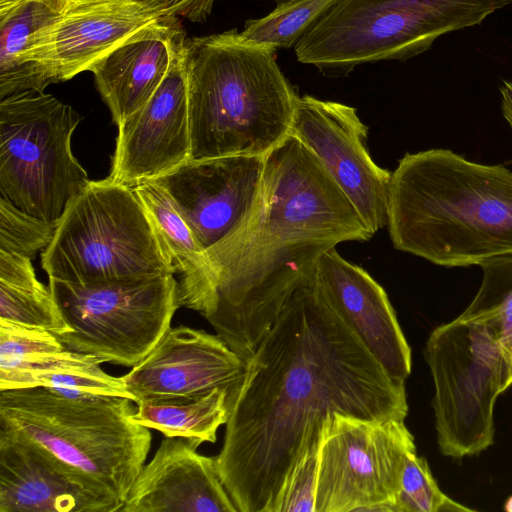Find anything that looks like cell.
<instances>
[{
  "instance_id": "6da1fadb",
  "label": "cell",
  "mask_w": 512,
  "mask_h": 512,
  "mask_svg": "<svg viewBox=\"0 0 512 512\" xmlns=\"http://www.w3.org/2000/svg\"><path fill=\"white\" fill-rule=\"evenodd\" d=\"M216 457L238 512H275L309 437L335 412L405 420V381L393 379L325 298L314 267L245 362L229 395Z\"/></svg>"
},
{
  "instance_id": "7a4b0ae2",
  "label": "cell",
  "mask_w": 512,
  "mask_h": 512,
  "mask_svg": "<svg viewBox=\"0 0 512 512\" xmlns=\"http://www.w3.org/2000/svg\"><path fill=\"white\" fill-rule=\"evenodd\" d=\"M372 236L317 157L288 135L264 156L249 214L205 251L215 287L206 320L246 362L320 255Z\"/></svg>"
},
{
  "instance_id": "3957f363",
  "label": "cell",
  "mask_w": 512,
  "mask_h": 512,
  "mask_svg": "<svg viewBox=\"0 0 512 512\" xmlns=\"http://www.w3.org/2000/svg\"><path fill=\"white\" fill-rule=\"evenodd\" d=\"M387 226L395 249L439 266L512 253V171L449 149L407 153L391 173Z\"/></svg>"
},
{
  "instance_id": "277c9868",
  "label": "cell",
  "mask_w": 512,
  "mask_h": 512,
  "mask_svg": "<svg viewBox=\"0 0 512 512\" xmlns=\"http://www.w3.org/2000/svg\"><path fill=\"white\" fill-rule=\"evenodd\" d=\"M182 55L191 159L265 156L290 135L299 95L275 49L233 29L185 37Z\"/></svg>"
},
{
  "instance_id": "5b68a950",
  "label": "cell",
  "mask_w": 512,
  "mask_h": 512,
  "mask_svg": "<svg viewBox=\"0 0 512 512\" xmlns=\"http://www.w3.org/2000/svg\"><path fill=\"white\" fill-rule=\"evenodd\" d=\"M133 402L45 387L0 390V432L41 448L123 506L152 441L149 428L131 419Z\"/></svg>"
},
{
  "instance_id": "8992f818",
  "label": "cell",
  "mask_w": 512,
  "mask_h": 512,
  "mask_svg": "<svg viewBox=\"0 0 512 512\" xmlns=\"http://www.w3.org/2000/svg\"><path fill=\"white\" fill-rule=\"evenodd\" d=\"M512 0H338L294 45L297 60L328 77L407 60L453 31L482 23Z\"/></svg>"
},
{
  "instance_id": "52a82bcc",
  "label": "cell",
  "mask_w": 512,
  "mask_h": 512,
  "mask_svg": "<svg viewBox=\"0 0 512 512\" xmlns=\"http://www.w3.org/2000/svg\"><path fill=\"white\" fill-rule=\"evenodd\" d=\"M41 262L49 277L81 285L176 273L133 187L109 176L69 202Z\"/></svg>"
},
{
  "instance_id": "ba28073f",
  "label": "cell",
  "mask_w": 512,
  "mask_h": 512,
  "mask_svg": "<svg viewBox=\"0 0 512 512\" xmlns=\"http://www.w3.org/2000/svg\"><path fill=\"white\" fill-rule=\"evenodd\" d=\"M81 116L51 94L25 91L0 100V197L57 222L90 182L74 157Z\"/></svg>"
},
{
  "instance_id": "9c48e42d",
  "label": "cell",
  "mask_w": 512,
  "mask_h": 512,
  "mask_svg": "<svg viewBox=\"0 0 512 512\" xmlns=\"http://www.w3.org/2000/svg\"><path fill=\"white\" fill-rule=\"evenodd\" d=\"M424 357L433 383L437 442L445 456L462 459L494 441V406L506 391L499 341L482 324L459 319L436 327Z\"/></svg>"
},
{
  "instance_id": "30bf717a",
  "label": "cell",
  "mask_w": 512,
  "mask_h": 512,
  "mask_svg": "<svg viewBox=\"0 0 512 512\" xmlns=\"http://www.w3.org/2000/svg\"><path fill=\"white\" fill-rule=\"evenodd\" d=\"M49 288L69 327L57 335L65 348L127 367L152 351L181 307L172 274L93 285L49 277Z\"/></svg>"
},
{
  "instance_id": "8fae6325",
  "label": "cell",
  "mask_w": 512,
  "mask_h": 512,
  "mask_svg": "<svg viewBox=\"0 0 512 512\" xmlns=\"http://www.w3.org/2000/svg\"><path fill=\"white\" fill-rule=\"evenodd\" d=\"M414 437L404 420L340 413L324 421L315 512H397L401 473Z\"/></svg>"
},
{
  "instance_id": "7c38bea8",
  "label": "cell",
  "mask_w": 512,
  "mask_h": 512,
  "mask_svg": "<svg viewBox=\"0 0 512 512\" xmlns=\"http://www.w3.org/2000/svg\"><path fill=\"white\" fill-rule=\"evenodd\" d=\"M184 31L178 17L139 0H111L63 9L29 39L21 55L26 91L43 92L72 79L111 51L141 39L170 40Z\"/></svg>"
},
{
  "instance_id": "4fadbf2b",
  "label": "cell",
  "mask_w": 512,
  "mask_h": 512,
  "mask_svg": "<svg viewBox=\"0 0 512 512\" xmlns=\"http://www.w3.org/2000/svg\"><path fill=\"white\" fill-rule=\"evenodd\" d=\"M290 134L317 157L373 235L387 226L391 172L370 156L368 127L354 107L299 96Z\"/></svg>"
},
{
  "instance_id": "5bb4252c",
  "label": "cell",
  "mask_w": 512,
  "mask_h": 512,
  "mask_svg": "<svg viewBox=\"0 0 512 512\" xmlns=\"http://www.w3.org/2000/svg\"><path fill=\"white\" fill-rule=\"evenodd\" d=\"M245 361L218 335L170 328L152 351L121 379L134 402L192 400L240 384Z\"/></svg>"
},
{
  "instance_id": "9a60e30c",
  "label": "cell",
  "mask_w": 512,
  "mask_h": 512,
  "mask_svg": "<svg viewBox=\"0 0 512 512\" xmlns=\"http://www.w3.org/2000/svg\"><path fill=\"white\" fill-rule=\"evenodd\" d=\"M264 156L190 159L152 180L170 197L206 251L228 236L257 199Z\"/></svg>"
},
{
  "instance_id": "2e32d148",
  "label": "cell",
  "mask_w": 512,
  "mask_h": 512,
  "mask_svg": "<svg viewBox=\"0 0 512 512\" xmlns=\"http://www.w3.org/2000/svg\"><path fill=\"white\" fill-rule=\"evenodd\" d=\"M148 102L118 127L109 177L134 187L155 180L191 159L188 97L182 46Z\"/></svg>"
},
{
  "instance_id": "e0dca14e",
  "label": "cell",
  "mask_w": 512,
  "mask_h": 512,
  "mask_svg": "<svg viewBox=\"0 0 512 512\" xmlns=\"http://www.w3.org/2000/svg\"><path fill=\"white\" fill-rule=\"evenodd\" d=\"M314 277L330 305L388 375L406 381L411 349L383 287L335 247L317 259Z\"/></svg>"
},
{
  "instance_id": "ac0fdd59",
  "label": "cell",
  "mask_w": 512,
  "mask_h": 512,
  "mask_svg": "<svg viewBox=\"0 0 512 512\" xmlns=\"http://www.w3.org/2000/svg\"><path fill=\"white\" fill-rule=\"evenodd\" d=\"M197 448L187 439L165 437L140 469L120 512H238L216 457Z\"/></svg>"
},
{
  "instance_id": "d6986e66",
  "label": "cell",
  "mask_w": 512,
  "mask_h": 512,
  "mask_svg": "<svg viewBox=\"0 0 512 512\" xmlns=\"http://www.w3.org/2000/svg\"><path fill=\"white\" fill-rule=\"evenodd\" d=\"M50 454L0 432V512H120Z\"/></svg>"
},
{
  "instance_id": "ffe728a7",
  "label": "cell",
  "mask_w": 512,
  "mask_h": 512,
  "mask_svg": "<svg viewBox=\"0 0 512 512\" xmlns=\"http://www.w3.org/2000/svg\"><path fill=\"white\" fill-rule=\"evenodd\" d=\"M185 33L170 39H141L126 43L94 64L98 92L119 126L142 108L156 92Z\"/></svg>"
},
{
  "instance_id": "44dd1931",
  "label": "cell",
  "mask_w": 512,
  "mask_h": 512,
  "mask_svg": "<svg viewBox=\"0 0 512 512\" xmlns=\"http://www.w3.org/2000/svg\"><path fill=\"white\" fill-rule=\"evenodd\" d=\"M133 189L150 215L176 273L180 274V306L194 310L206 319L214 308L215 287L205 250L159 185L147 181Z\"/></svg>"
},
{
  "instance_id": "7402d4cb",
  "label": "cell",
  "mask_w": 512,
  "mask_h": 512,
  "mask_svg": "<svg viewBox=\"0 0 512 512\" xmlns=\"http://www.w3.org/2000/svg\"><path fill=\"white\" fill-rule=\"evenodd\" d=\"M102 360L68 349L34 356L0 370V390L45 387L68 396H117L134 401L121 377L106 373Z\"/></svg>"
},
{
  "instance_id": "603a6c76",
  "label": "cell",
  "mask_w": 512,
  "mask_h": 512,
  "mask_svg": "<svg viewBox=\"0 0 512 512\" xmlns=\"http://www.w3.org/2000/svg\"><path fill=\"white\" fill-rule=\"evenodd\" d=\"M0 321L55 335L69 331L50 288L37 279L29 257L11 254L0 262Z\"/></svg>"
},
{
  "instance_id": "cb8c5ba5",
  "label": "cell",
  "mask_w": 512,
  "mask_h": 512,
  "mask_svg": "<svg viewBox=\"0 0 512 512\" xmlns=\"http://www.w3.org/2000/svg\"><path fill=\"white\" fill-rule=\"evenodd\" d=\"M228 397L226 389L218 388L192 400L141 402L131 419L165 437L184 438L199 447L216 442L219 427L228 420Z\"/></svg>"
},
{
  "instance_id": "d4e9b609",
  "label": "cell",
  "mask_w": 512,
  "mask_h": 512,
  "mask_svg": "<svg viewBox=\"0 0 512 512\" xmlns=\"http://www.w3.org/2000/svg\"><path fill=\"white\" fill-rule=\"evenodd\" d=\"M62 11L59 0H20L0 11V100L26 91L21 55L32 34Z\"/></svg>"
},
{
  "instance_id": "484cf974",
  "label": "cell",
  "mask_w": 512,
  "mask_h": 512,
  "mask_svg": "<svg viewBox=\"0 0 512 512\" xmlns=\"http://www.w3.org/2000/svg\"><path fill=\"white\" fill-rule=\"evenodd\" d=\"M482 283L459 319L482 323L500 341L512 335V253L482 261Z\"/></svg>"
},
{
  "instance_id": "4316f807",
  "label": "cell",
  "mask_w": 512,
  "mask_h": 512,
  "mask_svg": "<svg viewBox=\"0 0 512 512\" xmlns=\"http://www.w3.org/2000/svg\"><path fill=\"white\" fill-rule=\"evenodd\" d=\"M338 0H295L276 5L268 15L250 19L240 35L249 43L278 48L294 47L299 38Z\"/></svg>"
},
{
  "instance_id": "83f0119b",
  "label": "cell",
  "mask_w": 512,
  "mask_h": 512,
  "mask_svg": "<svg viewBox=\"0 0 512 512\" xmlns=\"http://www.w3.org/2000/svg\"><path fill=\"white\" fill-rule=\"evenodd\" d=\"M397 512H471L448 497L435 481L427 460L416 451L405 458L395 498Z\"/></svg>"
},
{
  "instance_id": "f1b7e54d",
  "label": "cell",
  "mask_w": 512,
  "mask_h": 512,
  "mask_svg": "<svg viewBox=\"0 0 512 512\" xmlns=\"http://www.w3.org/2000/svg\"><path fill=\"white\" fill-rule=\"evenodd\" d=\"M57 222L39 219L0 197V250L32 258L51 243Z\"/></svg>"
},
{
  "instance_id": "f546056e",
  "label": "cell",
  "mask_w": 512,
  "mask_h": 512,
  "mask_svg": "<svg viewBox=\"0 0 512 512\" xmlns=\"http://www.w3.org/2000/svg\"><path fill=\"white\" fill-rule=\"evenodd\" d=\"M322 434L323 427L308 439L280 493L275 512H315Z\"/></svg>"
},
{
  "instance_id": "4dcf8cb0",
  "label": "cell",
  "mask_w": 512,
  "mask_h": 512,
  "mask_svg": "<svg viewBox=\"0 0 512 512\" xmlns=\"http://www.w3.org/2000/svg\"><path fill=\"white\" fill-rule=\"evenodd\" d=\"M65 349L58 336L49 331L0 321V370H10L34 356Z\"/></svg>"
},
{
  "instance_id": "1f68e13d",
  "label": "cell",
  "mask_w": 512,
  "mask_h": 512,
  "mask_svg": "<svg viewBox=\"0 0 512 512\" xmlns=\"http://www.w3.org/2000/svg\"><path fill=\"white\" fill-rule=\"evenodd\" d=\"M168 16L203 23L210 16L215 0H139Z\"/></svg>"
},
{
  "instance_id": "d6a6232c",
  "label": "cell",
  "mask_w": 512,
  "mask_h": 512,
  "mask_svg": "<svg viewBox=\"0 0 512 512\" xmlns=\"http://www.w3.org/2000/svg\"><path fill=\"white\" fill-rule=\"evenodd\" d=\"M502 113L512 128V81H505L500 88Z\"/></svg>"
},
{
  "instance_id": "836d02e7",
  "label": "cell",
  "mask_w": 512,
  "mask_h": 512,
  "mask_svg": "<svg viewBox=\"0 0 512 512\" xmlns=\"http://www.w3.org/2000/svg\"><path fill=\"white\" fill-rule=\"evenodd\" d=\"M499 343L506 366V388H508L512 385V335L500 340Z\"/></svg>"
},
{
  "instance_id": "e575fe53",
  "label": "cell",
  "mask_w": 512,
  "mask_h": 512,
  "mask_svg": "<svg viewBox=\"0 0 512 512\" xmlns=\"http://www.w3.org/2000/svg\"><path fill=\"white\" fill-rule=\"evenodd\" d=\"M101 1H111V0H59L61 5L63 6V9L69 8L71 6L79 5V4H85V3H91V2H101Z\"/></svg>"
},
{
  "instance_id": "d590c367",
  "label": "cell",
  "mask_w": 512,
  "mask_h": 512,
  "mask_svg": "<svg viewBox=\"0 0 512 512\" xmlns=\"http://www.w3.org/2000/svg\"><path fill=\"white\" fill-rule=\"evenodd\" d=\"M19 1L20 0H0V11L10 8Z\"/></svg>"
},
{
  "instance_id": "8d00e7d4",
  "label": "cell",
  "mask_w": 512,
  "mask_h": 512,
  "mask_svg": "<svg viewBox=\"0 0 512 512\" xmlns=\"http://www.w3.org/2000/svg\"><path fill=\"white\" fill-rule=\"evenodd\" d=\"M504 510L512 512V495L504 503Z\"/></svg>"
},
{
  "instance_id": "74e56055",
  "label": "cell",
  "mask_w": 512,
  "mask_h": 512,
  "mask_svg": "<svg viewBox=\"0 0 512 512\" xmlns=\"http://www.w3.org/2000/svg\"><path fill=\"white\" fill-rule=\"evenodd\" d=\"M270 1L275 2L276 5H282V4H286V3H289V2H292V1H295V0H270Z\"/></svg>"
}]
</instances>
